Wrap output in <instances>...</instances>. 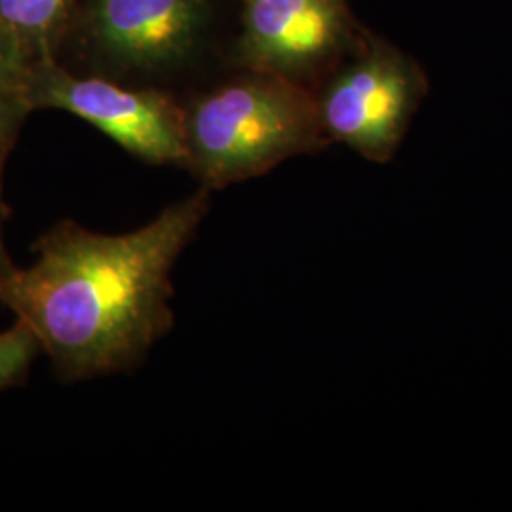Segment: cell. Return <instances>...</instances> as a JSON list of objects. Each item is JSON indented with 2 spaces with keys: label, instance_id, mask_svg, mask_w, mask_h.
Listing matches in <instances>:
<instances>
[{
  "label": "cell",
  "instance_id": "cell-1",
  "mask_svg": "<svg viewBox=\"0 0 512 512\" xmlns=\"http://www.w3.org/2000/svg\"><path fill=\"white\" fill-rule=\"evenodd\" d=\"M207 207L200 190L122 236L63 222L40 238L33 266L0 274V304L35 332L65 378L126 368L171 329V270Z\"/></svg>",
  "mask_w": 512,
  "mask_h": 512
},
{
  "label": "cell",
  "instance_id": "cell-2",
  "mask_svg": "<svg viewBox=\"0 0 512 512\" xmlns=\"http://www.w3.org/2000/svg\"><path fill=\"white\" fill-rule=\"evenodd\" d=\"M188 165L207 188L268 173L323 147L317 99L300 82L255 71L202 97L184 112Z\"/></svg>",
  "mask_w": 512,
  "mask_h": 512
},
{
  "label": "cell",
  "instance_id": "cell-3",
  "mask_svg": "<svg viewBox=\"0 0 512 512\" xmlns=\"http://www.w3.org/2000/svg\"><path fill=\"white\" fill-rule=\"evenodd\" d=\"M423 92V78L410 61L374 48L336 74L317 99L321 128L327 139L385 164L401 145Z\"/></svg>",
  "mask_w": 512,
  "mask_h": 512
},
{
  "label": "cell",
  "instance_id": "cell-4",
  "mask_svg": "<svg viewBox=\"0 0 512 512\" xmlns=\"http://www.w3.org/2000/svg\"><path fill=\"white\" fill-rule=\"evenodd\" d=\"M29 103L71 112L150 164L188 165L184 110L164 93L76 78L48 65L31 74Z\"/></svg>",
  "mask_w": 512,
  "mask_h": 512
},
{
  "label": "cell",
  "instance_id": "cell-5",
  "mask_svg": "<svg viewBox=\"0 0 512 512\" xmlns=\"http://www.w3.org/2000/svg\"><path fill=\"white\" fill-rule=\"evenodd\" d=\"M207 16V0H90L86 31L112 65L158 71L194 52Z\"/></svg>",
  "mask_w": 512,
  "mask_h": 512
},
{
  "label": "cell",
  "instance_id": "cell-6",
  "mask_svg": "<svg viewBox=\"0 0 512 512\" xmlns=\"http://www.w3.org/2000/svg\"><path fill=\"white\" fill-rule=\"evenodd\" d=\"M346 37L342 0H245L243 55L255 71L298 82L338 54Z\"/></svg>",
  "mask_w": 512,
  "mask_h": 512
},
{
  "label": "cell",
  "instance_id": "cell-7",
  "mask_svg": "<svg viewBox=\"0 0 512 512\" xmlns=\"http://www.w3.org/2000/svg\"><path fill=\"white\" fill-rule=\"evenodd\" d=\"M71 0H0V25L31 40L50 37L65 18Z\"/></svg>",
  "mask_w": 512,
  "mask_h": 512
},
{
  "label": "cell",
  "instance_id": "cell-8",
  "mask_svg": "<svg viewBox=\"0 0 512 512\" xmlns=\"http://www.w3.org/2000/svg\"><path fill=\"white\" fill-rule=\"evenodd\" d=\"M29 84L31 74L21 71L16 57L0 52V169L19 116L31 109Z\"/></svg>",
  "mask_w": 512,
  "mask_h": 512
},
{
  "label": "cell",
  "instance_id": "cell-9",
  "mask_svg": "<svg viewBox=\"0 0 512 512\" xmlns=\"http://www.w3.org/2000/svg\"><path fill=\"white\" fill-rule=\"evenodd\" d=\"M38 349L35 332L19 319L12 329L0 332V391L23 380Z\"/></svg>",
  "mask_w": 512,
  "mask_h": 512
},
{
  "label": "cell",
  "instance_id": "cell-10",
  "mask_svg": "<svg viewBox=\"0 0 512 512\" xmlns=\"http://www.w3.org/2000/svg\"><path fill=\"white\" fill-rule=\"evenodd\" d=\"M6 217V209H4V205L0 202V220ZM14 264H12V260H10V256L6 253V249H4V243H2V236H0V274L2 272H6L8 268H12Z\"/></svg>",
  "mask_w": 512,
  "mask_h": 512
}]
</instances>
